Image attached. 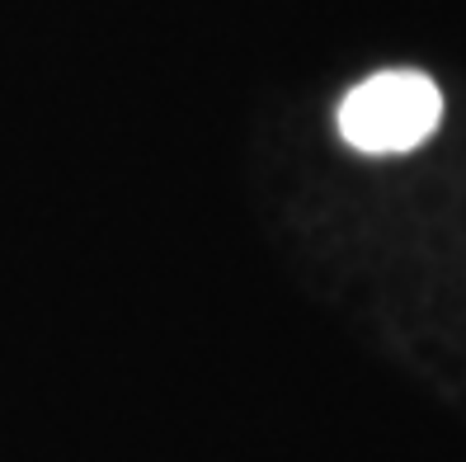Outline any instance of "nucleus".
<instances>
[{
  "label": "nucleus",
  "mask_w": 466,
  "mask_h": 462,
  "mask_svg": "<svg viewBox=\"0 0 466 462\" xmlns=\"http://www.w3.org/2000/svg\"><path fill=\"white\" fill-rule=\"evenodd\" d=\"M443 118V95L420 71H381L353 86L339 104V132L353 151L400 156L433 138Z\"/></svg>",
  "instance_id": "f257e3e1"
}]
</instances>
